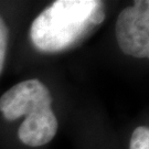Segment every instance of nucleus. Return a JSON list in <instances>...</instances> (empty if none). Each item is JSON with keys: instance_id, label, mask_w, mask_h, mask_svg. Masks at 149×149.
I'll return each mask as SVG.
<instances>
[]
</instances>
